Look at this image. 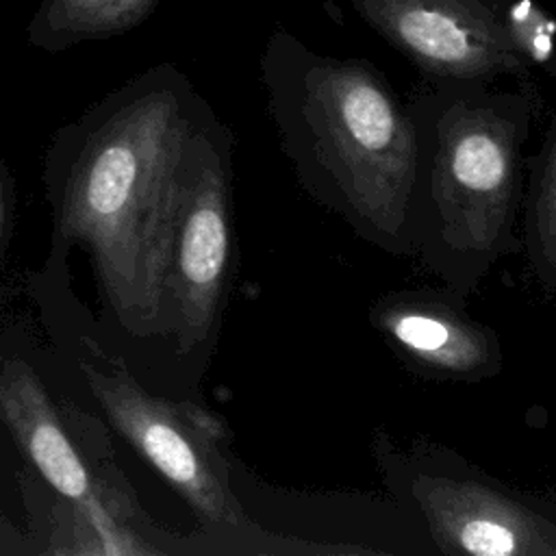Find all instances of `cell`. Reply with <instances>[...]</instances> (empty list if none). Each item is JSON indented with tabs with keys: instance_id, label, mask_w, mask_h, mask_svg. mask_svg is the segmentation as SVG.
<instances>
[{
	"instance_id": "5b68a950",
	"label": "cell",
	"mask_w": 556,
	"mask_h": 556,
	"mask_svg": "<svg viewBox=\"0 0 556 556\" xmlns=\"http://www.w3.org/2000/svg\"><path fill=\"white\" fill-rule=\"evenodd\" d=\"M198 124L182 161L165 271V328L180 352L202 348L222 311L232 261L228 141Z\"/></svg>"
},
{
	"instance_id": "52a82bcc",
	"label": "cell",
	"mask_w": 556,
	"mask_h": 556,
	"mask_svg": "<svg viewBox=\"0 0 556 556\" xmlns=\"http://www.w3.org/2000/svg\"><path fill=\"white\" fill-rule=\"evenodd\" d=\"M352 11L430 83L534 85L508 41L493 0H348Z\"/></svg>"
},
{
	"instance_id": "3957f363",
	"label": "cell",
	"mask_w": 556,
	"mask_h": 556,
	"mask_svg": "<svg viewBox=\"0 0 556 556\" xmlns=\"http://www.w3.org/2000/svg\"><path fill=\"white\" fill-rule=\"evenodd\" d=\"M180 78L150 85L89 137L61 206L113 313L132 334L165 330L163 271L187 143L200 124Z\"/></svg>"
},
{
	"instance_id": "30bf717a",
	"label": "cell",
	"mask_w": 556,
	"mask_h": 556,
	"mask_svg": "<svg viewBox=\"0 0 556 556\" xmlns=\"http://www.w3.org/2000/svg\"><path fill=\"white\" fill-rule=\"evenodd\" d=\"M521 250L543 298H556V115L526 165Z\"/></svg>"
},
{
	"instance_id": "7c38bea8",
	"label": "cell",
	"mask_w": 556,
	"mask_h": 556,
	"mask_svg": "<svg viewBox=\"0 0 556 556\" xmlns=\"http://www.w3.org/2000/svg\"><path fill=\"white\" fill-rule=\"evenodd\" d=\"M502 28L532 72L556 78V17L536 0H493Z\"/></svg>"
},
{
	"instance_id": "4fadbf2b",
	"label": "cell",
	"mask_w": 556,
	"mask_h": 556,
	"mask_svg": "<svg viewBox=\"0 0 556 556\" xmlns=\"http://www.w3.org/2000/svg\"><path fill=\"white\" fill-rule=\"evenodd\" d=\"M2 215H4V195H2V178H0V228H2Z\"/></svg>"
},
{
	"instance_id": "7a4b0ae2",
	"label": "cell",
	"mask_w": 556,
	"mask_h": 556,
	"mask_svg": "<svg viewBox=\"0 0 556 556\" xmlns=\"http://www.w3.org/2000/svg\"><path fill=\"white\" fill-rule=\"evenodd\" d=\"M404 102L415 126V256L467 300L504 256L521 252L523 148L541 98L528 85L421 80Z\"/></svg>"
},
{
	"instance_id": "277c9868",
	"label": "cell",
	"mask_w": 556,
	"mask_h": 556,
	"mask_svg": "<svg viewBox=\"0 0 556 556\" xmlns=\"http://www.w3.org/2000/svg\"><path fill=\"white\" fill-rule=\"evenodd\" d=\"M87 380L111 424L193 508L198 519L256 554H369L365 547L276 536L248 519L230 486L226 428L193 402L148 393L124 369H87Z\"/></svg>"
},
{
	"instance_id": "6da1fadb",
	"label": "cell",
	"mask_w": 556,
	"mask_h": 556,
	"mask_svg": "<svg viewBox=\"0 0 556 556\" xmlns=\"http://www.w3.org/2000/svg\"><path fill=\"white\" fill-rule=\"evenodd\" d=\"M261 80L304 193L367 245L415 256V126L387 76L367 59L324 54L276 28L261 54Z\"/></svg>"
},
{
	"instance_id": "ba28073f",
	"label": "cell",
	"mask_w": 556,
	"mask_h": 556,
	"mask_svg": "<svg viewBox=\"0 0 556 556\" xmlns=\"http://www.w3.org/2000/svg\"><path fill=\"white\" fill-rule=\"evenodd\" d=\"M450 289H400L369 308L371 326L415 374L445 382H482L500 374L497 332L473 319Z\"/></svg>"
},
{
	"instance_id": "8992f818",
	"label": "cell",
	"mask_w": 556,
	"mask_h": 556,
	"mask_svg": "<svg viewBox=\"0 0 556 556\" xmlns=\"http://www.w3.org/2000/svg\"><path fill=\"white\" fill-rule=\"evenodd\" d=\"M374 456L389 489L424 517L439 552L556 556V523L480 473L395 450L382 437Z\"/></svg>"
},
{
	"instance_id": "8fae6325",
	"label": "cell",
	"mask_w": 556,
	"mask_h": 556,
	"mask_svg": "<svg viewBox=\"0 0 556 556\" xmlns=\"http://www.w3.org/2000/svg\"><path fill=\"white\" fill-rule=\"evenodd\" d=\"M161 0H41L28 26L33 46L61 50L139 26Z\"/></svg>"
},
{
	"instance_id": "9c48e42d",
	"label": "cell",
	"mask_w": 556,
	"mask_h": 556,
	"mask_svg": "<svg viewBox=\"0 0 556 556\" xmlns=\"http://www.w3.org/2000/svg\"><path fill=\"white\" fill-rule=\"evenodd\" d=\"M0 415L50 486L74 502L96 495L39 376L22 358L0 365Z\"/></svg>"
}]
</instances>
